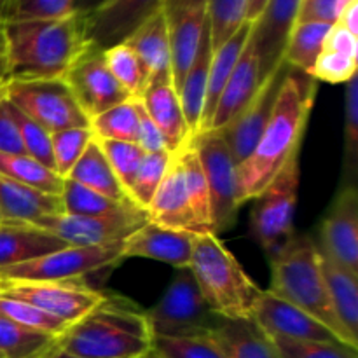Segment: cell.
I'll return each mask as SVG.
<instances>
[{"mask_svg":"<svg viewBox=\"0 0 358 358\" xmlns=\"http://www.w3.org/2000/svg\"><path fill=\"white\" fill-rule=\"evenodd\" d=\"M315 96L317 80L310 73L290 69L280 87L268 126L250 156L238 166V196L241 205L257 198L290 157L301 152Z\"/></svg>","mask_w":358,"mask_h":358,"instance_id":"obj_1","label":"cell"},{"mask_svg":"<svg viewBox=\"0 0 358 358\" xmlns=\"http://www.w3.org/2000/svg\"><path fill=\"white\" fill-rule=\"evenodd\" d=\"M9 79H63L87 45L84 17L70 14L59 20L6 21Z\"/></svg>","mask_w":358,"mask_h":358,"instance_id":"obj_2","label":"cell"},{"mask_svg":"<svg viewBox=\"0 0 358 358\" xmlns=\"http://www.w3.org/2000/svg\"><path fill=\"white\" fill-rule=\"evenodd\" d=\"M150 345L152 332L145 311L110 296L56 339V348L83 358H147Z\"/></svg>","mask_w":358,"mask_h":358,"instance_id":"obj_3","label":"cell"},{"mask_svg":"<svg viewBox=\"0 0 358 358\" xmlns=\"http://www.w3.org/2000/svg\"><path fill=\"white\" fill-rule=\"evenodd\" d=\"M271 262L269 292L299 308L320 322L343 345L357 350L358 341L348 334L336 315L320 266V250L310 234H296Z\"/></svg>","mask_w":358,"mask_h":358,"instance_id":"obj_4","label":"cell"},{"mask_svg":"<svg viewBox=\"0 0 358 358\" xmlns=\"http://www.w3.org/2000/svg\"><path fill=\"white\" fill-rule=\"evenodd\" d=\"M189 269L203 299L219 317L252 318V310L262 289L255 285L217 234L196 236Z\"/></svg>","mask_w":358,"mask_h":358,"instance_id":"obj_5","label":"cell"},{"mask_svg":"<svg viewBox=\"0 0 358 358\" xmlns=\"http://www.w3.org/2000/svg\"><path fill=\"white\" fill-rule=\"evenodd\" d=\"M299 154H294L280 173L262 189L261 194L254 198L250 233L269 261H273L297 234L294 217L301 182Z\"/></svg>","mask_w":358,"mask_h":358,"instance_id":"obj_6","label":"cell"},{"mask_svg":"<svg viewBox=\"0 0 358 358\" xmlns=\"http://www.w3.org/2000/svg\"><path fill=\"white\" fill-rule=\"evenodd\" d=\"M145 317L152 338L210 336L222 320L203 299L189 268L177 269L166 292Z\"/></svg>","mask_w":358,"mask_h":358,"instance_id":"obj_7","label":"cell"},{"mask_svg":"<svg viewBox=\"0 0 358 358\" xmlns=\"http://www.w3.org/2000/svg\"><path fill=\"white\" fill-rule=\"evenodd\" d=\"M6 100L49 133L90 126V119L63 79H9Z\"/></svg>","mask_w":358,"mask_h":358,"instance_id":"obj_8","label":"cell"},{"mask_svg":"<svg viewBox=\"0 0 358 358\" xmlns=\"http://www.w3.org/2000/svg\"><path fill=\"white\" fill-rule=\"evenodd\" d=\"M192 143L208 184L213 234L219 236L229 231L238 220L241 206L238 196V166L222 133L217 129L198 133L192 136Z\"/></svg>","mask_w":358,"mask_h":358,"instance_id":"obj_9","label":"cell"},{"mask_svg":"<svg viewBox=\"0 0 358 358\" xmlns=\"http://www.w3.org/2000/svg\"><path fill=\"white\" fill-rule=\"evenodd\" d=\"M124 261L122 243L65 247L24 264L0 269V282H65L112 268Z\"/></svg>","mask_w":358,"mask_h":358,"instance_id":"obj_10","label":"cell"},{"mask_svg":"<svg viewBox=\"0 0 358 358\" xmlns=\"http://www.w3.org/2000/svg\"><path fill=\"white\" fill-rule=\"evenodd\" d=\"M0 292L27 301L44 313L72 325L103 303L107 294L83 280L65 282H0Z\"/></svg>","mask_w":358,"mask_h":358,"instance_id":"obj_11","label":"cell"},{"mask_svg":"<svg viewBox=\"0 0 358 358\" xmlns=\"http://www.w3.org/2000/svg\"><path fill=\"white\" fill-rule=\"evenodd\" d=\"M63 80L90 121L115 105L133 100L131 94L110 73L105 63L103 51L91 45H86L77 56L63 76Z\"/></svg>","mask_w":358,"mask_h":358,"instance_id":"obj_12","label":"cell"},{"mask_svg":"<svg viewBox=\"0 0 358 358\" xmlns=\"http://www.w3.org/2000/svg\"><path fill=\"white\" fill-rule=\"evenodd\" d=\"M147 220L149 215L142 208L117 217H80L62 212L42 217L34 226L49 231L70 247H101L122 243Z\"/></svg>","mask_w":358,"mask_h":358,"instance_id":"obj_13","label":"cell"},{"mask_svg":"<svg viewBox=\"0 0 358 358\" xmlns=\"http://www.w3.org/2000/svg\"><path fill=\"white\" fill-rule=\"evenodd\" d=\"M171 51V77L178 93L194 59L203 35L208 30V0H163L161 3Z\"/></svg>","mask_w":358,"mask_h":358,"instance_id":"obj_14","label":"cell"},{"mask_svg":"<svg viewBox=\"0 0 358 358\" xmlns=\"http://www.w3.org/2000/svg\"><path fill=\"white\" fill-rule=\"evenodd\" d=\"M318 248L358 275V185H339L320 226Z\"/></svg>","mask_w":358,"mask_h":358,"instance_id":"obj_15","label":"cell"},{"mask_svg":"<svg viewBox=\"0 0 358 358\" xmlns=\"http://www.w3.org/2000/svg\"><path fill=\"white\" fill-rule=\"evenodd\" d=\"M290 66L285 62L261 84L254 100L245 107V110L236 119L229 122L224 129H217L222 133L229 152L233 156L236 166H240L245 159L252 154L254 147L257 145L262 131L268 126L275 110L276 98H278L280 87Z\"/></svg>","mask_w":358,"mask_h":358,"instance_id":"obj_16","label":"cell"},{"mask_svg":"<svg viewBox=\"0 0 358 358\" xmlns=\"http://www.w3.org/2000/svg\"><path fill=\"white\" fill-rule=\"evenodd\" d=\"M303 0H268L252 23L250 42L259 59V72L264 83L283 63L287 42L299 21Z\"/></svg>","mask_w":358,"mask_h":358,"instance_id":"obj_17","label":"cell"},{"mask_svg":"<svg viewBox=\"0 0 358 358\" xmlns=\"http://www.w3.org/2000/svg\"><path fill=\"white\" fill-rule=\"evenodd\" d=\"M161 3L163 0H107L93 14L84 17L87 45L105 51L121 44L161 9Z\"/></svg>","mask_w":358,"mask_h":358,"instance_id":"obj_18","label":"cell"},{"mask_svg":"<svg viewBox=\"0 0 358 358\" xmlns=\"http://www.w3.org/2000/svg\"><path fill=\"white\" fill-rule=\"evenodd\" d=\"M252 318L269 338H287L297 341H338L334 334L320 322L287 301L280 299L269 290H262L259 299L255 301Z\"/></svg>","mask_w":358,"mask_h":358,"instance_id":"obj_19","label":"cell"},{"mask_svg":"<svg viewBox=\"0 0 358 358\" xmlns=\"http://www.w3.org/2000/svg\"><path fill=\"white\" fill-rule=\"evenodd\" d=\"M198 234L171 229L147 220L122 241V257H143L173 268H189Z\"/></svg>","mask_w":358,"mask_h":358,"instance_id":"obj_20","label":"cell"},{"mask_svg":"<svg viewBox=\"0 0 358 358\" xmlns=\"http://www.w3.org/2000/svg\"><path fill=\"white\" fill-rule=\"evenodd\" d=\"M136 100L163 133L170 152H177L189 138H192L171 76H161L150 80Z\"/></svg>","mask_w":358,"mask_h":358,"instance_id":"obj_21","label":"cell"},{"mask_svg":"<svg viewBox=\"0 0 358 358\" xmlns=\"http://www.w3.org/2000/svg\"><path fill=\"white\" fill-rule=\"evenodd\" d=\"M147 215H149V220L159 226L201 234L189 206L184 171H182L180 157L177 152H171L168 170L147 208Z\"/></svg>","mask_w":358,"mask_h":358,"instance_id":"obj_22","label":"cell"},{"mask_svg":"<svg viewBox=\"0 0 358 358\" xmlns=\"http://www.w3.org/2000/svg\"><path fill=\"white\" fill-rule=\"evenodd\" d=\"M261 84L262 80L261 72H259V59L254 51V45H252L250 38H248L247 45H245L229 80H227L222 93H220L219 103H217L215 112H213L206 129L226 128L254 100Z\"/></svg>","mask_w":358,"mask_h":358,"instance_id":"obj_23","label":"cell"},{"mask_svg":"<svg viewBox=\"0 0 358 358\" xmlns=\"http://www.w3.org/2000/svg\"><path fill=\"white\" fill-rule=\"evenodd\" d=\"M65 247L70 245L34 224L0 222V269L24 264Z\"/></svg>","mask_w":358,"mask_h":358,"instance_id":"obj_24","label":"cell"},{"mask_svg":"<svg viewBox=\"0 0 358 358\" xmlns=\"http://www.w3.org/2000/svg\"><path fill=\"white\" fill-rule=\"evenodd\" d=\"M124 42L135 51L142 66L143 90L156 77L171 76L170 41L161 10L143 21Z\"/></svg>","mask_w":358,"mask_h":358,"instance_id":"obj_25","label":"cell"},{"mask_svg":"<svg viewBox=\"0 0 358 358\" xmlns=\"http://www.w3.org/2000/svg\"><path fill=\"white\" fill-rule=\"evenodd\" d=\"M59 196L48 194L0 175V217L6 222L35 224L52 213H62Z\"/></svg>","mask_w":358,"mask_h":358,"instance_id":"obj_26","label":"cell"},{"mask_svg":"<svg viewBox=\"0 0 358 358\" xmlns=\"http://www.w3.org/2000/svg\"><path fill=\"white\" fill-rule=\"evenodd\" d=\"M210 336L224 358H280L269 336L254 318H222Z\"/></svg>","mask_w":358,"mask_h":358,"instance_id":"obj_27","label":"cell"},{"mask_svg":"<svg viewBox=\"0 0 358 358\" xmlns=\"http://www.w3.org/2000/svg\"><path fill=\"white\" fill-rule=\"evenodd\" d=\"M212 38H210V27L203 35L199 48L196 51L194 59L178 87L182 110H184L185 122L191 131V136H196L201 131L203 122V107H205L206 87H208L210 63H212Z\"/></svg>","mask_w":358,"mask_h":358,"instance_id":"obj_28","label":"cell"},{"mask_svg":"<svg viewBox=\"0 0 358 358\" xmlns=\"http://www.w3.org/2000/svg\"><path fill=\"white\" fill-rule=\"evenodd\" d=\"M252 34V23L245 21L220 48H217L212 55V63H210V73H208V87H206V98L205 107H203V122L201 131H205L210 124L213 112H215L217 103H219L220 93H222L224 86L229 80L231 73H233L234 66H236L238 59H240L241 52H243L245 45H247L248 38ZM199 131V133H201Z\"/></svg>","mask_w":358,"mask_h":358,"instance_id":"obj_29","label":"cell"},{"mask_svg":"<svg viewBox=\"0 0 358 358\" xmlns=\"http://www.w3.org/2000/svg\"><path fill=\"white\" fill-rule=\"evenodd\" d=\"M320 266L336 315L348 334L358 341V275L343 268L322 250Z\"/></svg>","mask_w":358,"mask_h":358,"instance_id":"obj_30","label":"cell"},{"mask_svg":"<svg viewBox=\"0 0 358 358\" xmlns=\"http://www.w3.org/2000/svg\"><path fill=\"white\" fill-rule=\"evenodd\" d=\"M66 178L115 201H131L94 138L86 147L79 161L73 164Z\"/></svg>","mask_w":358,"mask_h":358,"instance_id":"obj_31","label":"cell"},{"mask_svg":"<svg viewBox=\"0 0 358 358\" xmlns=\"http://www.w3.org/2000/svg\"><path fill=\"white\" fill-rule=\"evenodd\" d=\"M182 163V171H184L185 191H187L189 206L194 215L196 224H198L201 234L213 233L212 227V208H210V192L208 184H206L205 173H203L201 163L196 154L192 138H189L180 149L177 150Z\"/></svg>","mask_w":358,"mask_h":358,"instance_id":"obj_32","label":"cell"},{"mask_svg":"<svg viewBox=\"0 0 358 358\" xmlns=\"http://www.w3.org/2000/svg\"><path fill=\"white\" fill-rule=\"evenodd\" d=\"M332 24L318 21H297L287 42L283 62L294 70L310 73L324 51L325 38Z\"/></svg>","mask_w":358,"mask_h":358,"instance_id":"obj_33","label":"cell"},{"mask_svg":"<svg viewBox=\"0 0 358 358\" xmlns=\"http://www.w3.org/2000/svg\"><path fill=\"white\" fill-rule=\"evenodd\" d=\"M59 198L63 203V212L80 217H117L140 208L133 201H115L69 178H65Z\"/></svg>","mask_w":358,"mask_h":358,"instance_id":"obj_34","label":"cell"},{"mask_svg":"<svg viewBox=\"0 0 358 358\" xmlns=\"http://www.w3.org/2000/svg\"><path fill=\"white\" fill-rule=\"evenodd\" d=\"M0 175L48 194L59 196L65 178L28 154H0Z\"/></svg>","mask_w":358,"mask_h":358,"instance_id":"obj_35","label":"cell"},{"mask_svg":"<svg viewBox=\"0 0 358 358\" xmlns=\"http://www.w3.org/2000/svg\"><path fill=\"white\" fill-rule=\"evenodd\" d=\"M56 339L0 315V355L3 358H44L56 348Z\"/></svg>","mask_w":358,"mask_h":358,"instance_id":"obj_36","label":"cell"},{"mask_svg":"<svg viewBox=\"0 0 358 358\" xmlns=\"http://www.w3.org/2000/svg\"><path fill=\"white\" fill-rule=\"evenodd\" d=\"M94 138L121 140L136 143L138 138V107L136 100H128L108 108L90 121Z\"/></svg>","mask_w":358,"mask_h":358,"instance_id":"obj_37","label":"cell"},{"mask_svg":"<svg viewBox=\"0 0 358 358\" xmlns=\"http://www.w3.org/2000/svg\"><path fill=\"white\" fill-rule=\"evenodd\" d=\"M171 152L161 150V152H145L142 163H140L138 171L133 178L131 185L128 189V196L135 205L143 208L147 212L161 180L170 164Z\"/></svg>","mask_w":358,"mask_h":358,"instance_id":"obj_38","label":"cell"},{"mask_svg":"<svg viewBox=\"0 0 358 358\" xmlns=\"http://www.w3.org/2000/svg\"><path fill=\"white\" fill-rule=\"evenodd\" d=\"M341 184L357 185L358 177V77L346 83L345 147H343Z\"/></svg>","mask_w":358,"mask_h":358,"instance_id":"obj_39","label":"cell"},{"mask_svg":"<svg viewBox=\"0 0 358 358\" xmlns=\"http://www.w3.org/2000/svg\"><path fill=\"white\" fill-rule=\"evenodd\" d=\"M0 315L9 318V320L16 322V324L23 325V327L45 332V334H51L55 338L62 336L65 332V329L69 327L65 322L44 313L42 310L27 303V301L6 296L2 292H0Z\"/></svg>","mask_w":358,"mask_h":358,"instance_id":"obj_40","label":"cell"},{"mask_svg":"<svg viewBox=\"0 0 358 358\" xmlns=\"http://www.w3.org/2000/svg\"><path fill=\"white\" fill-rule=\"evenodd\" d=\"M150 355L154 358H224L212 336L152 338Z\"/></svg>","mask_w":358,"mask_h":358,"instance_id":"obj_41","label":"cell"},{"mask_svg":"<svg viewBox=\"0 0 358 358\" xmlns=\"http://www.w3.org/2000/svg\"><path fill=\"white\" fill-rule=\"evenodd\" d=\"M103 58L114 79L136 100L143 91V77L135 51L126 42H121L105 49Z\"/></svg>","mask_w":358,"mask_h":358,"instance_id":"obj_42","label":"cell"},{"mask_svg":"<svg viewBox=\"0 0 358 358\" xmlns=\"http://www.w3.org/2000/svg\"><path fill=\"white\" fill-rule=\"evenodd\" d=\"M91 128H66L62 131L51 133L52 157H55V170L59 177L66 178L73 164L79 161L86 147L93 140Z\"/></svg>","mask_w":358,"mask_h":358,"instance_id":"obj_43","label":"cell"},{"mask_svg":"<svg viewBox=\"0 0 358 358\" xmlns=\"http://www.w3.org/2000/svg\"><path fill=\"white\" fill-rule=\"evenodd\" d=\"M100 145L101 152L107 157L108 164L114 170L115 177L119 178L124 191L128 192L136 171H138L140 163H142L143 152L136 143L133 142H121V140H100L94 138Z\"/></svg>","mask_w":358,"mask_h":358,"instance_id":"obj_44","label":"cell"},{"mask_svg":"<svg viewBox=\"0 0 358 358\" xmlns=\"http://www.w3.org/2000/svg\"><path fill=\"white\" fill-rule=\"evenodd\" d=\"M280 358H357V350L343 343L297 341L287 338H269Z\"/></svg>","mask_w":358,"mask_h":358,"instance_id":"obj_45","label":"cell"},{"mask_svg":"<svg viewBox=\"0 0 358 358\" xmlns=\"http://www.w3.org/2000/svg\"><path fill=\"white\" fill-rule=\"evenodd\" d=\"M14 121H16L17 129H20L21 140H23L24 150L30 157L37 159L44 166L55 170V157H52V145H51V133L30 117L17 110L14 105H10ZM56 171V170H55Z\"/></svg>","mask_w":358,"mask_h":358,"instance_id":"obj_46","label":"cell"},{"mask_svg":"<svg viewBox=\"0 0 358 358\" xmlns=\"http://www.w3.org/2000/svg\"><path fill=\"white\" fill-rule=\"evenodd\" d=\"M73 14V0H10L6 21L59 20Z\"/></svg>","mask_w":358,"mask_h":358,"instance_id":"obj_47","label":"cell"},{"mask_svg":"<svg viewBox=\"0 0 358 358\" xmlns=\"http://www.w3.org/2000/svg\"><path fill=\"white\" fill-rule=\"evenodd\" d=\"M358 59L352 56L341 55V52L327 51L324 49L318 56L317 63L311 69L310 76L315 80L329 84H346L357 76Z\"/></svg>","mask_w":358,"mask_h":358,"instance_id":"obj_48","label":"cell"},{"mask_svg":"<svg viewBox=\"0 0 358 358\" xmlns=\"http://www.w3.org/2000/svg\"><path fill=\"white\" fill-rule=\"evenodd\" d=\"M355 0H303L299 21H318L336 24L346 7Z\"/></svg>","mask_w":358,"mask_h":358,"instance_id":"obj_49","label":"cell"},{"mask_svg":"<svg viewBox=\"0 0 358 358\" xmlns=\"http://www.w3.org/2000/svg\"><path fill=\"white\" fill-rule=\"evenodd\" d=\"M0 154H27L10 103L6 98L0 103Z\"/></svg>","mask_w":358,"mask_h":358,"instance_id":"obj_50","label":"cell"},{"mask_svg":"<svg viewBox=\"0 0 358 358\" xmlns=\"http://www.w3.org/2000/svg\"><path fill=\"white\" fill-rule=\"evenodd\" d=\"M136 107H138V138H136V145L143 150V152H161V150H168L166 140H164L163 133L159 131L152 119L149 117L140 101L136 100ZM170 152V150H168Z\"/></svg>","mask_w":358,"mask_h":358,"instance_id":"obj_51","label":"cell"},{"mask_svg":"<svg viewBox=\"0 0 358 358\" xmlns=\"http://www.w3.org/2000/svg\"><path fill=\"white\" fill-rule=\"evenodd\" d=\"M324 49L334 52H341V55L352 56L358 59V37L343 28L341 24H332L331 31L325 38Z\"/></svg>","mask_w":358,"mask_h":358,"instance_id":"obj_52","label":"cell"},{"mask_svg":"<svg viewBox=\"0 0 358 358\" xmlns=\"http://www.w3.org/2000/svg\"><path fill=\"white\" fill-rule=\"evenodd\" d=\"M336 24H341L343 28H346V30L352 31L353 35L358 37V0L346 7L345 13L341 14V17H339V21Z\"/></svg>","mask_w":358,"mask_h":358,"instance_id":"obj_53","label":"cell"},{"mask_svg":"<svg viewBox=\"0 0 358 358\" xmlns=\"http://www.w3.org/2000/svg\"><path fill=\"white\" fill-rule=\"evenodd\" d=\"M105 2H107V0H73V13L79 14V16L83 17H87L90 14H93L98 7L103 6Z\"/></svg>","mask_w":358,"mask_h":358,"instance_id":"obj_54","label":"cell"},{"mask_svg":"<svg viewBox=\"0 0 358 358\" xmlns=\"http://www.w3.org/2000/svg\"><path fill=\"white\" fill-rule=\"evenodd\" d=\"M9 80V63H7V45L3 35V23H0V83Z\"/></svg>","mask_w":358,"mask_h":358,"instance_id":"obj_55","label":"cell"},{"mask_svg":"<svg viewBox=\"0 0 358 358\" xmlns=\"http://www.w3.org/2000/svg\"><path fill=\"white\" fill-rule=\"evenodd\" d=\"M266 2H268V0H248L247 21L254 23V21L259 17V14L262 13V9H264Z\"/></svg>","mask_w":358,"mask_h":358,"instance_id":"obj_56","label":"cell"},{"mask_svg":"<svg viewBox=\"0 0 358 358\" xmlns=\"http://www.w3.org/2000/svg\"><path fill=\"white\" fill-rule=\"evenodd\" d=\"M44 358H83V357H76V355H70V353L62 352V350L55 348L51 353H48Z\"/></svg>","mask_w":358,"mask_h":358,"instance_id":"obj_57","label":"cell"},{"mask_svg":"<svg viewBox=\"0 0 358 358\" xmlns=\"http://www.w3.org/2000/svg\"><path fill=\"white\" fill-rule=\"evenodd\" d=\"M10 0H0V23H6L7 10H9Z\"/></svg>","mask_w":358,"mask_h":358,"instance_id":"obj_58","label":"cell"},{"mask_svg":"<svg viewBox=\"0 0 358 358\" xmlns=\"http://www.w3.org/2000/svg\"><path fill=\"white\" fill-rule=\"evenodd\" d=\"M6 83H0V103H2V100L6 98Z\"/></svg>","mask_w":358,"mask_h":358,"instance_id":"obj_59","label":"cell"},{"mask_svg":"<svg viewBox=\"0 0 358 358\" xmlns=\"http://www.w3.org/2000/svg\"><path fill=\"white\" fill-rule=\"evenodd\" d=\"M0 222H2V217H0Z\"/></svg>","mask_w":358,"mask_h":358,"instance_id":"obj_60","label":"cell"},{"mask_svg":"<svg viewBox=\"0 0 358 358\" xmlns=\"http://www.w3.org/2000/svg\"><path fill=\"white\" fill-rule=\"evenodd\" d=\"M149 358H154V357H152V355H149Z\"/></svg>","mask_w":358,"mask_h":358,"instance_id":"obj_61","label":"cell"},{"mask_svg":"<svg viewBox=\"0 0 358 358\" xmlns=\"http://www.w3.org/2000/svg\"><path fill=\"white\" fill-rule=\"evenodd\" d=\"M0 358H3V357H2V355H0Z\"/></svg>","mask_w":358,"mask_h":358,"instance_id":"obj_62","label":"cell"},{"mask_svg":"<svg viewBox=\"0 0 358 358\" xmlns=\"http://www.w3.org/2000/svg\"><path fill=\"white\" fill-rule=\"evenodd\" d=\"M147 358H149V357H147Z\"/></svg>","mask_w":358,"mask_h":358,"instance_id":"obj_63","label":"cell"}]
</instances>
